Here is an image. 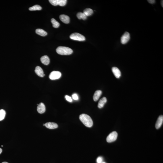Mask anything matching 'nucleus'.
Returning a JSON list of instances; mask_svg holds the SVG:
<instances>
[{"label":"nucleus","mask_w":163,"mask_h":163,"mask_svg":"<svg viewBox=\"0 0 163 163\" xmlns=\"http://www.w3.org/2000/svg\"><path fill=\"white\" fill-rule=\"evenodd\" d=\"M79 118L81 121L87 127H91L93 125V122L91 118L87 115L82 114L79 116Z\"/></svg>","instance_id":"obj_1"},{"label":"nucleus","mask_w":163,"mask_h":163,"mask_svg":"<svg viewBox=\"0 0 163 163\" xmlns=\"http://www.w3.org/2000/svg\"><path fill=\"white\" fill-rule=\"evenodd\" d=\"M56 51L57 54L61 55H69L73 53L72 49L66 47H59L56 49Z\"/></svg>","instance_id":"obj_2"},{"label":"nucleus","mask_w":163,"mask_h":163,"mask_svg":"<svg viewBox=\"0 0 163 163\" xmlns=\"http://www.w3.org/2000/svg\"><path fill=\"white\" fill-rule=\"evenodd\" d=\"M70 38L74 40L83 41H85V37L83 35L78 33H74L70 35Z\"/></svg>","instance_id":"obj_3"},{"label":"nucleus","mask_w":163,"mask_h":163,"mask_svg":"<svg viewBox=\"0 0 163 163\" xmlns=\"http://www.w3.org/2000/svg\"><path fill=\"white\" fill-rule=\"evenodd\" d=\"M49 1L53 6L59 5L61 6H65L67 3L66 0H49Z\"/></svg>","instance_id":"obj_4"},{"label":"nucleus","mask_w":163,"mask_h":163,"mask_svg":"<svg viewBox=\"0 0 163 163\" xmlns=\"http://www.w3.org/2000/svg\"><path fill=\"white\" fill-rule=\"evenodd\" d=\"M118 134L116 131H113L106 138L107 141L108 143H111L116 140Z\"/></svg>","instance_id":"obj_5"},{"label":"nucleus","mask_w":163,"mask_h":163,"mask_svg":"<svg viewBox=\"0 0 163 163\" xmlns=\"http://www.w3.org/2000/svg\"><path fill=\"white\" fill-rule=\"evenodd\" d=\"M61 76V73L59 71H53L50 73L49 78L51 80H55L59 79Z\"/></svg>","instance_id":"obj_6"},{"label":"nucleus","mask_w":163,"mask_h":163,"mask_svg":"<svg viewBox=\"0 0 163 163\" xmlns=\"http://www.w3.org/2000/svg\"><path fill=\"white\" fill-rule=\"evenodd\" d=\"M130 39V34L128 32H125L121 38V42L122 44H126L129 41Z\"/></svg>","instance_id":"obj_7"},{"label":"nucleus","mask_w":163,"mask_h":163,"mask_svg":"<svg viewBox=\"0 0 163 163\" xmlns=\"http://www.w3.org/2000/svg\"><path fill=\"white\" fill-rule=\"evenodd\" d=\"M37 110L39 113L43 114L45 112L46 108L45 105L43 103H40L37 106Z\"/></svg>","instance_id":"obj_8"},{"label":"nucleus","mask_w":163,"mask_h":163,"mask_svg":"<svg viewBox=\"0 0 163 163\" xmlns=\"http://www.w3.org/2000/svg\"><path fill=\"white\" fill-rule=\"evenodd\" d=\"M35 72L36 74L40 77H42L45 75L42 69L39 66L36 67L35 69Z\"/></svg>","instance_id":"obj_9"},{"label":"nucleus","mask_w":163,"mask_h":163,"mask_svg":"<svg viewBox=\"0 0 163 163\" xmlns=\"http://www.w3.org/2000/svg\"><path fill=\"white\" fill-rule=\"evenodd\" d=\"M112 71L116 78H119L121 77V73L120 70L118 68L115 67H114L112 68Z\"/></svg>","instance_id":"obj_10"},{"label":"nucleus","mask_w":163,"mask_h":163,"mask_svg":"<svg viewBox=\"0 0 163 163\" xmlns=\"http://www.w3.org/2000/svg\"><path fill=\"white\" fill-rule=\"evenodd\" d=\"M60 18L62 22L65 24L70 23V18L68 16L65 15H61L60 16Z\"/></svg>","instance_id":"obj_11"},{"label":"nucleus","mask_w":163,"mask_h":163,"mask_svg":"<svg viewBox=\"0 0 163 163\" xmlns=\"http://www.w3.org/2000/svg\"><path fill=\"white\" fill-rule=\"evenodd\" d=\"M163 122V116L162 115L159 116L157 120L156 124V127L157 129H158L161 127L162 125Z\"/></svg>","instance_id":"obj_12"},{"label":"nucleus","mask_w":163,"mask_h":163,"mask_svg":"<svg viewBox=\"0 0 163 163\" xmlns=\"http://www.w3.org/2000/svg\"><path fill=\"white\" fill-rule=\"evenodd\" d=\"M46 127L50 129H54L57 128L58 127V125L56 123L49 122L45 124Z\"/></svg>","instance_id":"obj_13"},{"label":"nucleus","mask_w":163,"mask_h":163,"mask_svg":"<svg viewBox=\"0 0 163 163\" xmlns=\"http://www.w3.org/2000/svg\"><path fill=\"white\" fill-rule=\"evenodd\" d=\"M41 61L42 63L44 65H48L50 62V60L48 56L44 55L42 56L41 58Z\"/></svg>","instance_id":"obj_14"},{"label":"nucleus","mask_w":163,"mask_h":163,"mask_svg":"<svg viewBox=\"0 0 163 163\" xmlns=\"http://www.w3.org/2000/svg\"><path fill=\"white\" fill-rule=\"evenodd\" d=\"M102 91L100 90H97L96 91L94 95L93 99L95 102L97 101L99 99L100 97L102 94Z\"/></svg>","instance_id":"obj_15"},{"label":"nucleus","mask_w":163,"mask_h":163,"mask_svg":"<svg viewBox=\"0 0 163 163\" xmlns=\"http://www.w3.org/2000/svg\"><path fill=\"white\" fill-rule=\"evenodd\" d=\"M107 102V99L106 97H103L99 101L98 104V107L99 109H101L103 107L104 105Z\"/></svg>","instance_id":"obj_16"},{"label":"nucleus","mask_w":163,"mask_h":163,"mask_svg":"<svg viewBox=\"0 0 163 163\" xmlns=\"http://www.w3.org/2000/svg\"><path fill=\"white\" fill-rule=\"evenodd\" d=\"M36 33L40 36H45L47 35V33L44 30L42 29H36Z\"/></svg>","instance_id":"obj_17"},{"label":"nucleus","mask_w":163,"mask_h":163,"mask_svg":"<svg viewBox=\"0 0 163 163\" xmlns=\"http://www.w3.org/2000/svg\"><path fill=\"white\" fill-rule=\"evenodd\" d=\"M84 13L87 16H91L93 14V10L90 8H86L84 10Z\"/></svg>","instance_id":"obj_18"},{"label":"nucleus","mask_w":163,"mask_h":163,"mask_svg":"<svg viewBox=\"0 0 163 163\" xmlns=\"http://www.w3.org/2000/svg\"><path fill=\"white\" fill-rule=\"evenodd\" d=\"M77 17L78 19H82L85 20L87 18V16L84 13L82 12H78L77 14Z\"/></svg>","instance_id":"obj_19"},{"label":"nucleus","mask_w":163,"mask_h":163,"mask_svg":"<svg viewBox=\"0 0 163 163\" xmlns=\"http://www.w3.org/2000/svg\"><path fill=\"white\" fill-rule=\"evenodd\" d=\"M42 9V7L40 6L36 5L29 8L30 11H36V10H40Z\"/></svg>","instance_id":"obj_20"},{"label":"nucleus","mask_w":163,"mask_h":163,"mask_svg":"<svg viewBox=\"0 0 163 163\" xmlns=\"http://www.w3.org/2000/svg\"><path fill=\"white\" fill-rule=\"evenodd\" d=\"M51 21L52 23L53 26V27L57 28L59 27L60 23L54 18H52L51 19Z\"/></svg>","instance_id":"obj_21"},{"label":"nucleus","mask_w":163,"mask_h":163,"mask_svg":"<svg viewBox=\"0 0 163 163\" xmlns=\"http://www.w3.org/2000/svg\"><path fill=\"white\" fill-rule=\"evenodd\" d=\"M6 112L3 109L0 110V121L3 120L5 117Z\"/></svg>","instance_id":"obj_22"},{"label":"nucleus","mask_w":163,"mask_h":163,"mask_svg":"<svg viewBox=\"0 0 163 163\" xmlns=\"http://www.w3.org/2000/svg\"><path fill=\"white\" fill-rule=\"evenodd\" d=\"M103 158L101 157H98L97 158V163H102Z\"/></svg>","instance_id":"obj_23"},{"label":"nucleus","mask_w":163,"mask_h":163,"mask_svg":"<svg viewBox=\"0 0 163 163\" xmlns=\"http://www.w3.org/2000/svg\"><path fill=\"white\" fill-rule=\"evenodd\" d=\"M65 97L66 99V100H67L68 101L70 102H72V98H71V97H69V96L67 95Z\"/></svg>","instance_id":"obj_24"},{"label":"nucleus","mask_w":163,"mask_h":163,"mask_svg":"<svg viewBox=\"0 0 163 163\" xmlns=\"http://www.w3.org/2000/svg\"><path fill=\"white\" fill-rule=\"evenodd\" d=\"M72 98L75 100H78V95L76 94H74L72 95Z\"/></svg>","instance_id":"obj_25"},{"label":"nucleus","mask_w":163,"mask_h":163,"mask_svg":"<svg viewBox=\"0 0 163 163\" xmlns=\"http://www.w3.org/2000/svg\"><path fill=\"white\" fill-rule=\"evenodd\" d=\"M147 1L151 4H152L155 3L156 1L154 0H147Z\"/></svg>","instance_id":"obj_26"},{"label":"nucleus","mask_w":163,"mask_h":163,"mask_svg":"<svg viewBox=\"0 0 163 163\" xmlns=\"http://www.w3.org/2000/svg\"><path fill=\"white\" fill-rule=\"evenodd\" d=\"M2 149L0 148V154L2 153Z\"/></svg>","instance_id":"obj_27"},{"label":"nucleus","mask_w":163,"mask_h":163,"mask_svg":"<svg viewBox=\"0 0 163 163\" xmlns=\"http://www.w3.org/2000/svg\"><path fill=\"white\" fill-rule=\"evenodd\" d=\"M163 0L161 1V5H162V6L163 7Z\"/></svg>","instance_id":"obj_28"},{"label":"nucleus","mask_w":163,"mask_h":163,"mask_svg":"<svg viewBox=\"0 0 163 163\" xmlns=\"http://www.w3.org/2000/svg\"><path fill=\"white\" fill-rule=\"evenodd\" d=\"M2 163H8V162H3Z\"/></svg>","instance_id":"obj_29"},{"label":"nucleus","mask_w":163,"mask_h":163,"mask_svg":"<svg viewBox=\"0 0 163 163\" xmlns=\"http://www.w3.org/2000/svg\"><path fill=\"white\" fill-rule=\"evenodd\" d=\"M43 126H45V124H43Z\"/></svg>","instance_id":"obj_30"},{"label":"nucleus","mask_w":163,"mask_h":163,"mask_svg":"<svg viewBox=\"0 0 163 163\" xmlns=\"http://www.w3.org/2000/svg\"><path fill=\"white\" fill-rule=\"evenodd\" d=\"M102 163H105V162H103Z\"/></svg>","instance_id":"obj_31"}]
</instances>
